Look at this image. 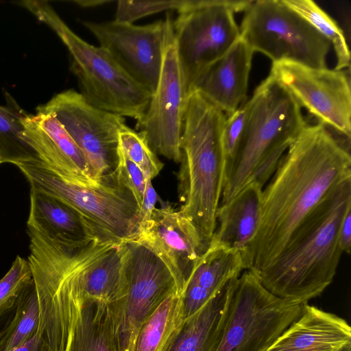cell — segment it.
I'll use <instances>...</instances> for the list:
<instances>
[{
  "mask_svg": "<svg viewBox=\"0 0 351 351\" xmlns=\"http://www.w3.org/2000/svg\"><path fill=\"white\" fill-rule=\"evenodd\" d=\"M335 351H351V341L343 345Z\"/></svg>",
  "mask_w": 351,
  "mask_h": 351,
  "instance_id": "obj_40",
  "label": "cell"
},
{
  "mask_svg": "<svg viewBox=\"0 0 351 351\" xmlns=\"http://www.w3.org/2000/svg\"><path fill=\"white\" fill-rule=\"evenodd\" d=\"M157 197V193L152 185V180H147L143 202L138 213V226L142 221L149 217L153 210L156 208Z\"/></svg>",
  "mask_w": 351,
  "mask_h": 351,
  "instance_id": "obj_35",
  "label": "cell"
},
{
  "mask_svg": "<svg viewBox=\"0 0 351 351\" xmlns=\"http://www.w3.org/2000/svg\"><path fill=\"white\" fill-rule=\"evenodd\" d=\"M308 21L333 46L337 57L336 70L349 68L350 53L343 32L317 4L311 0H282Z\"/></svg>",
  "mask_w": 351,
  "mask_h": 351,
  "instance_id": "obj_28",
  "label": "cell"
},
{
  "mask_svg": "<svg viewBox=\"0 0 351 351\" xmlns=\"http://www.w3.org/2000/svg\"><path fill=\"white\" fill-rule=\"evenodd\" d=\"M27 261L39 305L38 333L45 351H69L85 303L82 278L86 269L119 242L96 237L71 247L27 228Z\"/></svg>",
  "mask_w": 351,
  "mask_h": 351,
  "instance_id": "obj_3",
  "label": "cell"
},
{
  "mask_svg": "<svg viewBox=\"0 0 351 351\" xmlns=\"http://www.w3.org/2000/svg\"><path fill=\"white\" fill-rule=\"evenodd\" d=\"M15 308L16 306L0 316V333L10 322L14 313Z\"/></svg>",
  "mask_w": 351,
  "mask_h": 351,
  "instance_id": "obj_39",
  "label": "cell"
},
{
  "mask_svg": "<svg viewBox=\"0 0 351 351\" xmlns=\"http://www.w3.org/2000/svg\"><path fill=\"white\" fill-rule=\"evenodd\" d=\"M38 326V300L32 279L19 297L10 322L0 333V351H10L29 340Z\"/></svg>",
  "mask_w": 351,
  "mask_h": 351,
  "instance_id": "obj_27",
  "label": "cell"
},
{
  "mask_svg": "<svg viewBox=\"0 0 351 351\" xmlns=\"http://www.w3.org/2000/svg\"><path fill=\"white\" fill-rule=\"evenodd\" d=\"M350 341L351 328L344 319L306 303L265 351H335Z\"/></svg>",
  "mask_w": 351,
  "mask_h": 351,
  "instance_id": "obj_20",
  "label": "cell"
},
{
  "mask_svg": "<svg viewBox=\"0 0 351 351\" xmlns=\"http://www.w3.org/2000/svg\"><path fill=\"white\" fill-rule=\"evenodd\" d=\"M269 75L319 123L350 141L351 92L350 77L345 71L281 60L272 62Z\"/></svg>",
  "mask_w": 351,
  "mask_h": 351,
  "instance_id": "obj_14",
  "label": "cell"
},
{
  "mask_svg": "<svg viewBox=\"0 0 351 351\" xmlns=\"http://www.w3.org/2000/svg\"><path fill=\"white\" fill-rule=\"evenodd\" d=\"M165 19V41L158 84L144 115L136 123V128L156 154L180 162L189 90L176 51L173 19L167 13Z\"/></svg>",
  "mask_w": 351,
  "mask_h": 351,
  "instance_id": "obj_13",
  "label": "cell"
},
{
  "mask_svg": "<svg viewBox=\"0 0 351 351\" xmlns=\"http://www.w3.org/2000/svg\"><path fill=\"white\" fill-rule=\"evenodd\" d=\"M121 244L111 248L84 271L82 289L85 301L94 300L110 304L123 295Z\"/></svg>",
  "mask_w": 351,
  "mask_h": 351,
  "instance_id": "obj_25",
  "label": "cell"
},
{
  "mask_svg": "<svg viewBox=\"0 0 351 351\" xmlns=\"http://www.w3.org/2000/svg\"><path fill=\"white\" fill-rule=\"evenodd\" d=\"M190 0L130 1H117L114 20L121 23H133L143 17L163 11L180 10Z\"/></svg>",
  "mask_w": 351,
  "mask_h": 351,
  "instance_id": "obj_32",
  "label": "cell"
},
{
  "mask_svg": "<svg viewBox=\"0 0 351 351\" xmlns=\"http://www.w3.org/2000/svg\"><path fill=\"white\" fill-rule=\"evenodd\" d=\"M128 241L147 247L161 259L180 295L195 262L210 245L187 217L168 204L156 207Z\"/></svg>",
  "mask_w": 351,
  "mask_h": 351,
  "instance_id": "obj_16",
  "label": "cell"
},
{
  "mask_svg": "<svg viewBox=\"0 0 351 351\" xmlns=\"http://www.w3.org/2000/svg\"><path fill=\"white\" fill-rule=\"evenodd\" d=\"M226 115L199 91L187 99L180 138V210L210 243L225 180L222 135Z\"/></svg>",
  "mask_w": 351,
  "mask_h": 351,
  "instance_id": "obj_4",
  "label": "cell"
},
{
  "mask_svg": "<svg viewBox=\"0 0 351 351\" xmlns=\"http://www.w3.org/2000/svg\"><path fill=\"white\" fill-rule=\"evenodd\" d=\"M351 206V178L339 184L294 232L278 258L254 274L283 300L307 303L332 283L343 254L339 230Z\"/></svg>",
  "mask_w": 351,
  "mask_h": 351,
  "instance_id": "obj_2",
  "label": "cell"
},
{
  "mask_svg": "<svg viewBox=\"0 0 351 351\" xmlns=\"http://www.w3.org/2000/svg\"><path fill=\"white\" fill-rule=\"evenodd\" d=\"M244 12L240 37L253 52L265 54L272 62L327 67L330 42L282 0L252 1Z\"/></svg>",
  "mask_w": 351,
  "mask_h": 351,
  "instance_id": "obj_8",
  "label": "cell"
},
{
  "mask_svg": "<svg viewBox=\"0 0 351 351\" xmlns=\"http://www.w3.org/2000/svg\"><path fill=\"white\" fill-rule=\"evenodd\" d=\"M263 189L252 181L229 202L219 206L210 241L238 251L243 257L260 226Z\"/></svg>",
  "mask_w": 351,
  "mask_h": 351,
  "instance_id": "obj_22",
  "label": "cell"
},
{
  "mask_svg": "<svg viewBox=\"0 0 351 351\" xmlns=\"http://www.w3.org/2000/svg\"><path fill=\"white\" fill-rule=\"evenodd\" d=\"M69 351H117L108 304L94 300L85 301Z\"/></svg>",
  "mask_w": 351,
  "mask_h": 351,
  "instance_id": "obj_24",
  "label": "cell"
},
{
  "mask_svg": "<svg viewBox=\"0 0 351 351\" xmlns=\"http://www.w3.org/2000/svg\"><path fill=\"white\" fill-rule=\"evenodd\" d=\"M42 106L52 112L80 149L95 181L114 173L119 132L125 118L89 104L73 89L56 94Z\"/></svg>",
  "mask_w": 351,
  "mask_h": 351,
  "instance_id": "obj_12",
  "label": "cell"
},
{
  "mask_svg": "<svg viewBox=\"0 0 351 351\" xmlns=\"http://www.w3.org/2000/svg\"><path fill=\"white\" fill-rule=\"evenodd\" d=\"M252 1L190 0L178 12L172 27L189 93L202 74L240 38L234 14Z\"/></svg>",
  "mask_w": 351,
  "mask_h": 351,
  "instance_id": "obj_9",
  "label": "cell"
},
{
  "mask_svg": "<svg viewBox=\"0 0 351 351\" xmlns=\"http://www.w3.org/2000/svg\"><path fill=\"white\" fill-rule=\"evenodd\" d=\"M237 278L197 312L184 319L175 329L162 351H216L225 328Z\"/></svg>",
  "mask_w": 351,
  "mask_h": 351,
  "instance_id": "obj_23",
  "label": "cell"
},
{
  "mask_svg": "<svg viewBox=\"0 0 351 351\" xmlns=\"http://www.w3.org/2000/svg\"><path fill=\"white\" fill-rule=\"evenodd\" d=\"M19 3L53 29L66 47L80 93L89 104L136 121L143 117L152 93L131 77L106 50L78 36L47 1Z\"/></svg>",
  "mask_w": 351,
  "mask_h": 351,
  "instance_id": "obj_6",
  "label": "cell"
},
{
  "mask_svg": "<svg viewBox=\"0 0 351 351\" xmlns=\"http://www.w3.org/2000/svg\"><path fill=\"white\" fill-rule=\"evenodd\" d=\"M10 351H45L38 331L29 340Z\"/></svg>",
  "mask_w": 351,
  "mask_h": 351,
  "instance_id": "obj_37",
  "label": "cell"
},
{
  "mask_svg": "<svg viewBox=\"0 0 351 351\" xmlns=\"http://www.w3.org/2000/svg\"><path fill=\"white\" fill-rule=\"evenodd\" d=\"M119 147L143 171L147 180L158 175L163 164L151 149L145 137L126 126L119 132Z\"/></svg>",
  "mask_w": 351,
  "mask_h": 351,
  "instance_id": "obj_30",
  "label": "cell"
},
{
  "mask_svg": "<svg viewBox=\"0 0 351 351\" xmlns=\"http://www.w3.org/2000/svg\"><path fill=\"white\" fill-rule=\"evenodd\" d=\"M32 279L28 261L17 256L0 280V316L16 306L19 295Z\"/></svg>",
  "mask_w": 351,
  "mask_h": 351,
  "instance_id": "obj_31",
  "label": "cell"
},
{
  "mask_svg": "<svg viewBox=\"0 0 351 351\" xmlns=\"http://www.w3.org/2000/svg\"><path fill=\"white\" fill-rule=\"evenodd\" d=\"M253 53L240 37L202 74L191 90L199 91L229 117L245 99Z\"/></svg>",
  "mask_w": 351,
  "mask_h": 351,
  "instance_id": "obj_18",
  "label": "cell"
},
{
  "mask_svg": "<svg viewBox=\"0 0 351 351\" xmlns=\"http://www.w3.org/2000/svg\"><path fill=\"white\" fill-rule=\"evenodd\" d=\"M27 225L54 241L71 247L84 245L96 237L113 240L66 203L33 189Z\"/></svg>",
  "mask_w": 351,
  "mask_h": 351,
  "instance_id": "obj_21",
  "label": "cell"
},
{
  "mask_svg": "<svg viewBox=\"0 0 351 351\" xmlns=\"http://www.w3.org/2000/svg\"><path fill=\"white\" fill-rule=\"evenodd\" d=\"M21 125L22 138L56 173L86 184L101 181L92 178L80 149L52 112L39 106L36 114L25 112Z\"/></svg>",
  "mask_w": 351,
  "mask_h": 351,
  "instance_id": "obj_17",
  "label": "cell"
},
{
  "mask_svg": "<svg viewBox=\"0 0 351 351\" xmlns=\"http://www.w3.org/2000/svg\"><path fill=\"white\" fill-rule=\"evenodd\" d=\"M83 24L131 77L152 94L155 91L162 62L166 19L144 25L115 20Z\"/></svg>",
  "mask_w": 351,
  "mask_h": 351,
  "instance_id": "obj_15",
  "label": "cell"
},
{
  "mask_svg": "<svg viewBox=\"0 0 351 351\" xmlns=\"http://www.w3.org/2000/svg\"><path fill=\"white\" fill-rule=\"evenodd\" d=\"M0 164H1V162H0Z\"/></svg>",
  "mask_w": 351,
  "mask_h": 351,
  "instance_id": "obj_41",
  "label": "cell"
},
{
  "mask_svg": "<svg viewBox=\"0 0 351 351\" xmlns=\"http://www.w3.org/2000/svg\"><path fill=\"white\" fill-rule=\"evenodd\" d=\"M31 189L54 196L78 211L105 235L128 241L138 227V206L132 193L117 180L115 172L96 184L68 180L39 159L16 165Z\"/></svg>",
  "mask_w": 351,
  "mask_h": 351,
  "instance_id": "obj_7",
  "label": "cell"
},
{
  "mask_svg": "<svg viewBox=\"0 0 351 351\" xmlns=\"http://www.w3.org/2000/svg\"><path fill=\"white\" fill-rule=\"evenodd\" d=\"M339 242L342 252L350 254L351 251V206L348 208L341 220L339 230Z\"/></svg>",
  "mask_w": 351,
  "mask_h": 351,
  "instance_id": "obj_36",
  "label": "cell"
},
{
  "mask_svg": "<svg viewBox=\"0 0 351 351\" xmlns=\"http://www.w3.org/2000/svg\"><path fill=\"white\" fill-rule=\"evenodd\" d=\"M304 304L273 295L244 270L235 280L216 351H265L300 316Z\"/></svg>",
  "mask_w": 351,
  "mask_h": 351,
  "instance_id": "obj_10",
  "label": "cell"
},
{
  "mask_svg": "<svg viewBox=\"0 0 351 351\" xmlns=\"http://www.w3.org/2000/svg\"><path fill=\"white\" fill-rule=\"evenodd\" d=\"M121 249L123 294L108 306L117 351H132L143 324L169 295L178 291L169 269L149 248L125 241Z\"/></svg>",
  "mask_w": 351,
  "mask_h": 351,
  "instance_id": "obj_11",
  "label": "cell"
},
{
  "mask_svg": "<svg viewBox=\"0 0 351 351\" xmlns=\"http://www.w3.org/2000/svg\"><path fill=\"white\" fill-rule=\"evenodd\" d=\"M243 105L245 122L219 206L252 181L264 188L306 123L300 105L271 75Z\"/></svg>",
  "mask_w": 351,
  "mask_h": 351,
  "instance_id": "obj_5",
  "label": "cell"
},
{
  "mask_svg": "<svg viewBox=\"0 0 351 351\" xmlns=\"http://www.w3.org/2000/svg\"><path fill=\"white\" fill-rule=\"evenodd\" d=\"M182 321V297L171 293L141 326L132 351H162Z\"/></svg>",
  "mask_w": 351,
  "mask_h": 351,
  "instance_id": "obj_26",
  "label": "cell"
},
{
  "mask_svg": "<svg viewBox=\"0 0 351 351\" xmlns=\"http://www.w3.org/2000/svg\"><path fill=\"white\" fill-rule=\"evenodd\" d=\"M119 160L115 174L119 182L134 197L138 210L143 202L147 179L141 169L131 161L119 148Z\"/></svg>",
  "mask_w": 351,
  "mask_h": 351,
  "instance_id": "obj_33",
  "label": "cell"
},
{
  "mask_svg": "<svg viewBox=\"0 0 351 351\" xmlns=\"http://www.w3.org/2000/svg\"><path fill=\"white\" fill-rule=\"evenodd\" d=\"M73 3L82 8H95L111 3L110 0H75Z\"/></svg>",
  "mask_w": 351,
  "mask_h": 351,
  "instance_id": "obj_38",
  "label": "cell"
},
{
  "mask_svg": "<svg viewBox=\"0 0 351 351\" xmlns=\"http://www.w3.org/2000/svg\"><path fill=\"white\" fill-rule=\"evenodd\" d=\"M245 118V106L241 105L234 113L227 117L224 125L222 141L225 158V178L232 164L239 141Z\"/></svg>",
  "mask_w": 351,
  "mask_h": 351,
  "instance_id": "obj_34",
  "label": "cell"
},
{
  "mask_svg": "<svg viewBox=\"0 0 351 351\" xmlns=\"http://www.w3.org/2000/svg\"><path fill=\"white\" fill-rule=\"evenodd\" d=\"M244 270L239 252L210 241L195 262L181 295L183 319L197 312Z\"/></svg>",
  "mask_w": 351,
  "mask_h": 351,
  "instance_id": "obj_19",
  "label": "cell"
},
{
  "mask_svg": "<svg viewBox=\"0 0 351 351\" xmlns=\"http://www.w3.org/2000/svg\"><path fill=\"white\" fill-rule=\"evenodd\" d=\"M25 112L14 104L0 106V162L15 165L38 159L34 149L22 138L21 119Z\"/></svg>",
  "mask_w": 351,
  "mask_h": 351,
  "instance_id": "obj_29",
  "label": "cell"
},
{
  "mask_svg": "<svg viewBox=\"0 0 351 351\" xmlns=\"http://www.w3.org/2000/svg\"><path fill=\"white\" fill-rule=\"evenodd\" d=\"M351 178L349 147L321 123L306 125L263 189L257 233L243 256L245 270L271 265L308 216Z\"/></svg>",
  "mask_w": 351,
  "mask_h": 351,
  "instance_id": "obj_1",
  "label": "cell"
}]
</instances>
